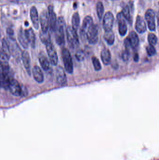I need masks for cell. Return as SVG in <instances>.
Returning a JSON list of instances; mask_svg holds the SVG:
<instances>
[{
  "label": "cell",
  "instance_id": "obj_37",
  "mask_svg": "<svg viewBox=\"0 0 159 160\" xmlns=\"http://www.w3.org/2000/svg\"><path fill=\"white\" fill-rule=\"evenodd\" d=\"M21 96H22V97H26V96H28V91L27 88L24 86H21Z\"/></svg>",
  "mask_w": 159,
  "mask_h": 160
},
{
  "label": "cell",
  "instance_id": "obj_26",
  "mask_svg": "<svg viewBox=\"0 0 159 160\" xmlns=\"http://www.w3.org/2000/svg\"><path fill=\"white\" fill-rule=\"evenodd\" d=\"M72 24L74 29L77 31L80 24V17L78 12H75L72 18Z\"/></svg>",
  "mask_w": 159,
  "mask_h": 160
},
{
  "label": "cell",
  "instance_id": "obj_3",
  "mask_svg": "<svg viewBox=\"0 0 159 160\" xmlns=\"http://www.w3.org/2000/svg\"><path fill=\"white\" fill-rule=\"evenodd\" d=\"M62 57L65 70L68 74H72L73 72V63L71 53L67 48L63 49Z\"/></svg>",
  "mask_w": 159,
  "mask_h": 160
},
{
  "label": "cell",
  "instance_id": "obj_34",
  "mask_svg": "<svg viewBox=\"0 0 159 160\" xmlns=\"http://www.w3.org/2000/svg\"><path fill=\"white\" fill-rule=\"evenodd\" d=\"M130 57V51L126 49L125 50L122 52L121 58L124 62H127L129 60Z\"/></svg>",
  "mask_w": 159,
  "mask_h": 160
},
{
  "label": "cell",
  "instance_id": "obj_23",
  "mask_svg": "<svg viewBox=\"0 0 159 160\" xmlns=\"http://www.w3.org/2000/svg\"><path fill=\"white\" fill-rule=\"evenodd\" d=\"M9 59L2 52H0V65L3 70H7L10 69L9 65Z\"/></svg>",
  "mask_w": 159,
  "mask_h": 160
},
{
  "label": "cell",
  "instance_id": "obj_22",
  "mask_svg": "<svg viewBox=\"0 0 159 160\" xmlns=\"http://www.w3.org/2000/svg\"><path fill=\"white\" fill-rule=\"evenodd\" d=\"M101 59L105 65L110 64L112 60V56L110 51L107 48H104L101 52Z\"/></svg>",
  "mask_w": 159,
  "mask_h": 160
},
{
  "label": "cell",
  "instance_id": "obj_15",
  "mask_svg": "<svg viewBox=\"0 0 159 160\" xmlns=\"http://www.w3.org/2000/svg\"><path fill=\"white\" fill-rule=\"evenodd\" d=\"M48 18L49 22V28L51 31L54 32L57 24V17L53 10V7L49 6L48 8Z\"/></svg>",
  "mask_w": 159,
  "mask_h": 160
},
{
  "label": "cell",
  "instance_id": "obj_35",
  "mask_svg": "<svg viewBox=\"0 0 159 160\" xmlns=\"http://www.w3.org/2000/svg\"><path fill=\"white\" fill-rule=\"evenodd\" d=\"M7 34L8 36V39L16 41L14 30L11 27H9L7 30Z\"/></svg>",
  "mask_w": 159,
  "mask_h": 160
},
{
  "label": "cell",
  "instance_id": "obj_9",
  "mask_svg": "<svg viewBox=\"0 0 159 160\" xmlns=\"http://www.w3.org/2000/svg\"><path fill=\"white\" fill-rule=\"evenodd\" d=\"M117 20L118 22L119 32L121 36H124L127 34L128 31L126 19L122 15L121 12L117 15Z\"/></svg>",
  "mask_w": 159,
  "mask_h": 160
},
{
  "label": "cell",
  "instance_id": "obj_6",
  "mask_svg": "<svg viewBox=\"0 0 159 160\" xmlns=\"http://www.w3.org/2000/svg\"><path fill=\"white\" fill-rule=\"evenodd\" d=\"M156 14L153 9H147L145 13L146 20L147 22L148 28L151 31H155L156 29Z\"/></svg>",
  "mask_w": 159,
  "mask_h": 160
},
{
  "label": "cell",
  "instance_id": "obj_19",
  "mask_svg": "<svg viewBox=\"0 0 159 160\" xmlns=\"http://www.w3.org/2000/svg\"><path fill=\"white\" fill-rule=\"evenodd\" d=\"M25 35L27 37V40H28L29 44L30 45V47L32 48H35V41H36V38H35V34L32 28H29V29L25 30Z\"/></svg>",
  "mask_w": 159,
  "mask_h": 160
},
{
  "label": "cell",
  "instance_id": "obj_16",
  "mask_svg": "<svg viewBox=\"0 0 159 160\" xmlns=\"http://www.w3.org/2000/svg\"><path fill=\"white\" fill-rule=\"evenodd\" d=\"M32 74L33 76L34 79L37 82L42 83L44 80V73L42 69L38 66L34 67L32 70Z\"/></svg>",
  "mask_w": 159,
  "mask_h": 160
},
{
  "label": "cell",
  "instance_id": "obj_4",
  "mask_svg": "<svg viewBox=\"0 0 159 160\" xmlns=\"http://www.w3.org/2000/svg\"><path fill=\"white\" fill-rule=\"evenodd\" d=\"M85 37L89 44L95 45L99 40V32L98 26L93 23L88 29L85 34Z\"/></svg>",
  "mask_w": 159,
  "mask_h": 160
},
{
  "label": "cell",
  "instance_id": "obj_21",
  "mask_svg": "<svg viewBox=\"0 0 159 160\" xmlns=\"http://www.w3.org/2000/svg\"><path fill=\"white\" fill-rule=\"evenodd\" d=\"M18 39L21 45L25 49H27L29 48V42L27 40L25 32L21 28L19 31L18 33Z\"/></svg>",
  "mask_w": 159,
  "mask_h": 160
},
{
  "label": "cell",
  "instance_id": "obj_33",
  "mask_svg": "<svg viewBox=\"0 0 159 160\" xmlns=\"http://www.w3.org/2000/svg\"><path fill=\"white\" fill-rule=\"evenodd\" d=\"M75 57L78 62H82L85 59V53L82 50L77 52L75 54Z\"/></svg>",
  "mask_w": 159,
  "mask_h": 160
},
{
  "label": "cell",
  "instance_id": "obj_13",
  "mask_svg": "<svg viewBox=\"0 0 159 160\" xmlns=\"http://www.w3.org/2000/svg\"><path fill=\"white\" fill-rule=\"evenodd\" d=\"M38 60L41 67L45 71H48L50 69V63L43 51L40 52L38 55Z\"/></svg>",
  "mask_w": 159,
  "mask_h": 160
},
{
  "label": "cell",
  "instance_id": "obj_28",
  "mask_svg": "<svg viewBox=\"0 0 159 160\" xmlns=\"http://www.w3.org/2000/svg\"><path fill=\"white\" fill-rule=\"evenodd\" d=\"M96 8H97V13L98 18L101 20L102 18L104 12V7L102 2H99L97 3Z\"/></svg>",
  "mask_w": 159,
  "mask_h": 160
},
{
  "label": "cell",
  "instance_id": "obj_36",
  "mask_svg": "<svg viewBox=\"0 0 159 160\" xmlns=\"http://www.w3.org/2000/svg\"><path fill=\"white\" fill-rule=\"evenodd\" d=\"M3 73L2 68L0 65V88H3Z\"/></svg>",
  "mask_w": 159,
  "mask_h": 160
},
{
  "label": "cell",
  "instance_id": "obj_1",
  "mask_svg": "<svg viewBox=\"0 0 159 160\" xmlns=\"http://www.w3.org/2000/svg\"><path fill=\"white\" fill-rule=\"evenodd\" d=\"M66 24L65 21L63 17H59L57 20L55 32V40L56 43L59 46H63L65 44V30Z\"/></svg>",
  "mask_w": 159,
  "mask_h": 160
},
{
  "label": "cell",
  "instance_id": "obj_39",
  "mask_svg": "<svg viewBox=\"0 0 159 160\" xmlns=\"http://www.w3.org/2000/svg\"><path fill=\"white\" fill-rule=\"evenodd\" d=\"M1 36V30H0V37Z\"/></svg>",
  "mask_w": 159,
  "mask_h": 160
},
{
  "label": "cell",
  "instance_id": "obj_5",
  "mask_svg": "<svg viewBox=\"0 0 159 160\" xmlns=\"http://www.w3.org/2000/svg\"><path fill=\"white\" fill-rule=\"evenodd\" d=\"M47 52L48 55L49 59L50 64L53 66H57L58 65V59L56 49L54 47L51 41H50L45 44Z\"/></svg>",
  "mask_w": 159,
  "mask_h": 160
},
{
  "label": "cell",
  "instance_id": "obj_10",
  "mask_svg": "<svg viewBox=\"0 0 159 160\" xmlns=\"http://www.w3.org/2000/svg\"><path fill=\"white\" fill-rule=\"evenodd\" d=\"M56 79L58 84L64 86L67 82V77L64 69L62 67L59 66L56 69Z\"/></svg>",
  "mask_w": 159,
  "mask_h": 160
},
{
  "label": "cell",
  "instance_id": "obj_32",
  "mask_svg": "<svg viewBox=\"0 0 159 160\" xmlns=\"http://www.w3.org/2000/svg\"><path fill=\"white\" fill-rule=\"evenodd\" d=\"M146 51L147 55L150 57L154 56L157 53V51L154 46L149 45L146 48Z\"/></svg>",
  "mask_w": 159,
  "mask_h": 160
},
{
  "label": "cell",
  "instance_id": "obj_8",
  "mask_svg": "<svg viewBox=\"0 0 159 160\" xmlns=\"http://www.w3.org/2000/svg\"><path fill=\"white\" fill-rule=\"evenodd\" d=\"M114 23V17L112 12H106L104 17L103 26L105 31L112 30Z\"/></svg>",
  "mask_w": 159,
  "mask_h": 160
},
{
  "label": "cell",
  "instance_id": "obj_14",
  "mask_svg": "<svg viewBox=\"0 0 159 160\" xmlns=\"http://www.w3.org/2000/svg\"><path fill=\"white\" fill-rule=\"evenodd\" d=\"M128 38L131 48L134 50H137L140 45V40L137 33L134 31H132L128 37Z\"/></svg>",
  "mask_w": 159,
  "mask_h": 160
},
{
  "label": "cell",
  "instance_id": "obj_24",
  "mask_svg": "<svg viewBox=\"0 0 159 160\" xmlns=\"http://www.w3.org/2000/svg\"><path fill=\"white\" fill-rule=\"evenodd\" d=\"M104 38L105 42L108 45L111 46L115 43V36L114 32L112 30L109 31H105L104 35Z\"/></svg>",
  "mask_w": 159,
  "mask_h": 160
},
{
  "label": "cell",
  "instance_id": "obj_12",
  "mask_svg": "<svg viewBox=\"0 0 159 160\" xmlns=\"http://www.w3.org/2000/svg\"><path fill=\"white\" fill-rule=\"evenodd\" d=\"M39 22L41 24L42 32H49V22L48 14L46 10H44L41 13Z\"/></svg>",
  "mask_w": 159,
  "mask_h": 160
},
{
  "label": "cell",
  "instance_id": "obj_17",
  "mask_svg": "<svg viewBox=\"0 0 159 160\" xmlns=\"http://www.w3.org/2000/svg\"><path fill=\"white\" fill-rule=\"evenodd\" d=\"M135 29L138 32L143 33L147 31V25L143 17L138 16L136 18Z\"/></svg>",
  "mask_w": 159,
  "mask_h": 160
},
{
  "label": "cell",
  "instance_id": "obj_18",
  "mask_svg": "<svg viewBox=\"0 0 159 160\" xmlns=\"http://www.w3.org/2000/svg\"><path fill=\"white\" fill-rule=\"evenodd\" d=\"M30 16L33 25L35 29H38L39 26V18L37 9L35 6L31 8L30 11Z\"/></svg>",
  "mask_w": 159,
  "mask_h": 160
},
{
  "label": "cell",
  "instance_id": "obj_25",
  "mask_svg": "<svg viewBox=\"0 0 159 160\" xmlns=\"http://www.w3.org/2000/svg\"><path fill=\"white\" fill-rule=\"evenodd\" d=\"M2 52L5 54L9 59H10L11 56V52H10V48L9 45L7 43V40L5 38H3L2 40Z\"/></svg>",
  "mask_w": 159,
  "mask_h": 160
},
{
  "label": "cell",
  "instance_id": "obj_27",
  "mask_svg": "<svg viewBox=\"0 0 159 160\" xmlns=\"http://www.w3.org/2000/svg\"><path fill=\"white\" fill-rule=\"evenodd\" d=\"M121 13L124 16L125 18L126 19V20L129 23H131L132 18L131 17L130 8L128 6H126L123 8Z\"/></svg>",
  "mask_w": 159,
  "mask_h": 160
},
{
  "label": "cell",
  "instance_id": "obj_38",
  "mask_svg": "<svg viewBox=\"0 0 159 160\" xmlns=\"http://www.w3.org/2000/svg\"><path fill=\"white\" fill-rule=\"evenodd\" d=\"M133 60L135 62H138L139 60V55L138 53H135Z\"/></svg>",
  "mask_w": 159,
  "mask_h": 160
},
{
  "label": "cell",
  "instance_id": "obj_30",
  "mask_svg": "<svg viewBox=\"0 0 159 160\" xmlns=\"http://www.w3.org/2000/svg\"><path fill=\"white\" fill-rule=\"evenodd\" d=\"M93 67L96 71H99L101 69V65L99 59L96 57H93L91 59Z\"/></svg>",
  "mask_w": 159,
  "mask_h": 160
},
{
  "label": "cell",
  "instance_id": "obj_11",
  "mask_svg": "<svg viewBox=\"0 0 159 160\" xmlns=\"http://www.w3.org/2000/svg\"><path fill=\"white\" fill-rule=\"evenodd\" d=\"M21 58L23 66L29 76L31 75V58L30 53L27 51L24 50L21 54Z\"/></svg>",
  "mask_w": 159,
  "mask_h": 160
},
{
  "label": "cell",
  "instance_id": "obj_2",
  "mask_svg": "<svg viewBox=\"0 0 159 160\" xmlns=\"http://www.w3.org/2000/svg\"><path fill=\"white\" fill-rule=\"evenodd\" d=\"M66 34L67 42L70 48L74 49L77 47L79 42L77 31L72 26H69L66 28Z\"/></svg>",
  "mask_w": 159,
  "mask_h": 160
},
{
  "label": "cell",
  "instance_id": "obj_29",
  "mask_svg": "<svg viewBox=\"0 0 159 160\" xmlns=\"http://www.w3.org/2000/svg\"><path fill=\"white\" fill-rule=\"evenodd\" d=\"M40 38L42 43L44 45H45L46 43H47L49 41H51L50 35H49V32H44L42 31V32H40Z\"/></svg>",
  "mask_w": 159,
  "mask_h": 160
},
{
  "label": "cell",
  "instance_id": "obj_31",
  "mask_svg": "<svg viewBox=\"0 0 159 160\" xmlns=\"http://www.w3.org/2000/svg\"><path fill=\"white\" fill-rule=\"evenodd\" d=\"M148 41L149 45L154 46L157 45L158 42V38L157 36L154 33H149L148 36Z\"/></svg>",
  "mask_w": 159,
  "mask_h": 160
},
{
  "label": "cell",
  "instance_id": "obj_7",
  "mask_svg": "<svg viewBox=\"0 0 159 160\" xmlns=\"http://www.w3.org/2000/svg\"><path fill=\"white\" fill-rule=\"evenodd\" d=\"M10 93L16 97L21 96V87L19 82L13 78L9 82L8 86Z\"/></svg>",
  "mask_w": 159,
  "mask_h": 160
},
{
  "label": "cell",
  "instance_id": "obj_20",
  "mask_svg": "<svg viewBox=\"0 0 159 160\" xmlns=\"http://www.w3.org/2000/svg\"><path fill=\"white\" fill-rule=\"evenodd\" d=\"M93 19L90 16H87L84 18L82 24V27L80 31V34L82 36L85 37L86 32L91 25L93 24Z\"/></svg>",
  "mask_w": 159,
  "mask_h": 160
}]
</instances>
